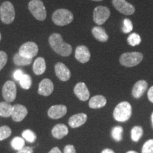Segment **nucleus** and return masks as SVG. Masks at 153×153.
Segmentation results:
<instances>
[{
  "instance_id": "1",
  "label": "nucleus",
  "mask_w": 153,
  "mask_h": 153,
  "mask_svg": "<svg viewBox=\"0 0 153 153\" xmlns=\"http://www.w3.org/2000/svg\"><path fill=\"white\" fill-rule=\"evenodd\" d=\"M49 44L51 48L57 54L63 57H68L72 53V48L69 43L63 41L62 36L58 33H54L50 36Z\"/></svg>"
},
{
  "instance_id": "2",
  "label": "nucleus",
  "mask_w": 153,
  "mask_h": 153,
  "mask_svg": "<svg viewBox=\"0 0 153 153\" xmlns=\"http://www.w3.org/2000/svg\"><path fill=\"white\" fill-rule=\"evenodd\" d=\"M52 20L55 25L64 26L71 24L74 20L73 14L68 9H59L53 12Z\"/></svg>"
},
{
  "instance_id": "3",
  "label": "nucleus",
  "mask_w": 153,
  "mask_h": 153,
  "mask_svg": "<svg viewBox=\"0 0 153 153\" xmlns=\"http://www.w3.org/2000/svg\"><path fill=\"white\" fill-rule=\"evenodd\" d=\"M132 106L128 101H122L116 106L113 113L114 118L117 121L125 122L131 118Z\"/></svg>"
},
{
  "instance_id": "4",
  "label": "nucleus",
  "mask_w": 153,
  "mask_h": 153,
  "mask_svg": "<svg viewBox=\"0 0 153 153\" xmlns=\"http://www.w3.org/2000/svg\"><path fill=\"white\" fill-rule=\"evenodd\" d=\"M143 55L140 52L125 53L120 55L119 62L123 66L132 68L139 65L142 62Z\"/></svg>"
},
{
  "instance_id": "5",
  "label": "nucleus",
  "mask_w": 153,
  "mask_h": 153,
  "mask_svg": "<svg viewBox=\"0 0 153 153\" xmlns=\"http://www.w3.org/2000/svg\"><path fill=\"white\" fill-rule=\"evenodd\" d=\"M15 9L10 1H7L0 6V19L5 24H11L15 19Z\"/></svg>"
},
{
  "instance_id": "6",
  "label": "nucleus",
  "mask_w": 153,
  "mask_h": 153,
  "mask_svg": "<svg viewBox=\"0 0 153 153\" xmlns=\"http://www.w3.org/2000/svg\"><path fill=\"white\" fill-rule=\"evenodd\" d=\"M28 7L31 14L37 20L43 22L46 19V9L41 0H31L28 3Z\"/></svg>"
},
{
  "instance_id": "7",
  "label": "nucleus",
  "mask_w": 153,
  "mask_h": 153,
  "mask_svg": "<svg viewBox=\"0 0 153 153\" xmlns=\"http://www.w3.org/2000/svg\"><path fill=\"white\" fill-rule=\"evenodd\" d=\"M111 15L110 9L105 6H98L94 9L93 20L99 26L103 25L109 19Z\"/></svg>"
},
{
  "instance_id": "8",
  "label": "nucleus",
  "mask_w": 153,
  "mask_h": 153,
  "mask_svg": "<svg viewBox=\"0 0 153 153\" xmlns=\"http://www.w3.org/2000/svg\"><path fill=\"white\" fill-rule=\"evenodd\" d=\"M17 89L16 84L13 81H7L2 87L3 98L7 102H13L16 97Z\"/></svg>"
},
{
  "instance_id": "9",
  "label": "nucleus",
  "mask_w": 153,
  "mask_h": 153,
  "mask_svg": "<svg viewBox=\"0 0 153 153\" xmlns=\"http://www.w3.org/2000/svg\"><path fill=\"white\" fill-rule=\"evenodd\" d=\"M18 53L25 57L33 59L38 54V46L33 42H26L20 47Z\"/></svg>"
},
{
  "instance_id": "10",
  "label": "nucleus",
  "mask_w": 153,
  "mask_h": 153,
  "mask_svg": "<svg viewBox=\"0 0 153 153\" xmlns=\"http://www.w3.org/2000/svg\"><path fill=\"white\" fill-rule=\"evenodd\" d=\"M112 4L115 9L124 15H133L135 11V7L126 0H112Z\"/></svg>"
},
{
  "instance_id": "11",
  "label": "nucleus",
  "mask_w": 153,
  "mask_h": 153,
  "mask_svg": "<svg viewBox=\"0 0 153 153\" xmlns=\"http://www.w3.org/2000/svg\"><path fill=\"white\" fill-rule=\"evenodd\" d=\"M55 72L58 79L62 82L68 81L71 77L70 70L62 62H57L55 65Z\"/></svg>"
},
{
  "instance_id": "12",
  "label": "nucleus",
  "mask_w": 153,
  "mask_h": 153,
  "mask_svg": "<svg viewBox=\"0 0 153 153\" xmlns=\"http://www.w3.org/2000/svg\"><path fill=\"white\" fill-rule=\"evenodd\" d=\"M28 114V110L26 106L22 104H15L13 106L11 118L15 122H21L26 118Z\"/></svg>"
},
{
  "instance_id": "13",
  "label": "nucleus",
  "mask_w": 153,
  "mask_h": 153,
  "mask_svg": "<svg viewBox=\"0 0 153 153\" xmlns=\"http://www.w3.org/2000/svg\"><path fill=\"white\" fill-rule=\"evenodd\" d=\"M74 93L79 100L85 101L89 99L90 97L89 89L84 82H79L74 88Z\"/></svg>"
},
{
  "instance_id": "14",
  "label": "nucleus",
  "mask_w": 153,
  "mask_h": 153,
  "mask_svg": "<svg viewBox=\"0 0 153 153\" xmlns=\"http://www.w3.org/2000/svg\"><path fill=\"white\" fill-rule=\"evenodd\" d=\"M68 108L65 105H54L48 111V115L52 119H59L67 114Z\"/></svg>"
},
{
  "instance_id": "15",
  "label": "nucleus",
  "mask_w": 153,
  "mask_h": 153,
  "mask_svg": "<svg viewBox=\"0 0 153 153\" xmlns=\"http://www.w3.org/2000/svg\"><path fill=\"white\" fill-rule=\"evenodd\" d=\"M75 58L81 63L89 62L91 57V53L89 48L85 45H79L75 50Z\"/></svg>"
},
{
  "instance_id": "16",
  "label": "nucleus",
  "mask_w": 153,
  "mask_h": 153,
  "mask_svg": "<svg viewBox=\"0 0 153 153\" xmlns=\"http://www.w3.org/2000/svg\"><path fill=\"white\" fill-rule=\"evenodd\" d=\"M54 90V85L53 82L50 79H44L40 82L38 92L40 95L44 97H48Z\"/></svg>"
},
{
  "instance_id": "17",
  "label": "nucleus",
  "mask_w": 153,
  "mask_h": 153,
  "mask_svg": "<svg viewBox=\"0 0 153 153\" xmlns=\"http://www.w3.org/2000/svg\"><path fill=\"white\" fill-rule=\"evenodd\" d=\"M148 82L145 80L141 79L135 84L132 89V94L135 99H139L143 95L148 89Z\"/></svg>"
},
{
  "instance_id": "18",
  "label": "nucleus",
  "mask_w": 153,
  "mask_h": 153,
  "mask_svg": "<svg viewBox=\"0 0 153 153\" xmlns=\"http://www.w3.org/2000/svg\"><path fill=\"white\" fill-rule=\"evenodd\" d=\"M87 120V116L86 114L84 113H80L75 115H73L71 117L69 118L68 123L69 125L72 128H76L80 127L83 124L85 123V122Z\"/></svg>"
},
{
  "instance_id": "19",
  "label": "nucleus",
  "mask_w": 153,
  "mask_h": 153,
  "mask_svg": "<svg viewBox=\"0 0 153 153\" xmlns=\"http://www.w3.org/2000/svg\"><path fill=\"white\" fill-rule=\"evenodd\" d=\"M69 133L68 128L62 123H59L55 125L52 129L53 136L57 139H62L66 136Z\"/></svg>"
},
{
  "instance_id": "20",
  "label": "nucleus",
  "mask_w": 153,
  "mask_h": 153,
  "mask_svg": "<svg viewBox=\"0 0 153 153\" xmlns=\"http://www.w3.org/2000/svg\"><path fill=\"white\" fill-rule=\"evenodd\" d=\"M91 33L94 37L101 43H104L108 40V35L106 33V30L101 26H94L91 30Z\"/></svg>"
},
{
  "instance_id": "21",
  "label": "nucleus",
  "mask_w": 153,
  "mask_h": 153,
  "mask_svg": "<svg viewBox=\"0 0 153 153\" xmlns=\"http://www.w3.org/2000/svg\"><path fill=\"white\" fill-rule=\"evenodd\" d=\"M106 104V99L102 95H96L89 100V106L91 108H100Z\"/></svg>"
},
{
  "instance_id": "22",
  "label": "nucleus",
  "mask_w": 153,
  "mask_h": 153,
  "mask_svg": "<svg viewBox=\"0 0 153 153\" xmlns=\"http://www.w3.org/2000/svg\"><path fill=\"white\" fill-rule=\"evenodd\" d=\"M46 70V64L43 57H39L34 61L33 65V72L36 75H41L45 72Z\"/></svg>"
},
{
  "instance_id": "23",
  "label": "nucleus",
  "mask_w": 153,
  "mask_h": 153,
  "mask_svg": "<svg viewBox=\"0 0 153 153\" xmlns=\"http://www.w3.org/2000/svg\"><path fill=\"white\" fill-rule=\"evenodd\" d=\"M13 61H14V64L17 66H26L29 65L30 63L33 62V59L25 57L21 55L19 53H16L14 55Z\"/></svg>"
},
{
  "instance_id": "24",
  "label": "nucleus",
  "mask_w": 153,
  "mask_h": 153,
  "mask_svg": "<svg viewBox=\"0 0 153 153\" xmlns=\"http://www.w3.org/2000/svg\"><path fill=\"white\" fill-rule=\"evenodd\" d=\"M13 106L8 102H0V116L4 118L10 117L12 113Z\"/></svg>"
},
{
  "instance_id": "25",
  "label": "nucleus",
  "mask_w": 153,
  "mask_h": 153,
  "mask_svg": "<svg viewBox=\"0 0 153 153\" xmlns=\"http://www.w3.org/2000/svg\"><path fill=\"white\" fill-rule=\"evenodd\" d=\"M143 134V130L141 126H137L131 130V140L134 142H137Z\"/></svg>"
},
{
  "instance_id": "26",
  "label": "nucleus",
  "mask_w": 153,
  "mask_h": 153,
  "mask_svg": "<svg viewBox=\"0 0 153 153\" xmlns=\"http://www.w3.org/2000/svg\"><path fill=\"white\" fill-rule=\"evenodd\" d=\"M123 128L121 126H116L111 131V136L114 140L120 142L123 139Z\"/></svg>"
},
{
  "instance_id": "27",
  "label": "nucleus",
  "mask_w": 153,
  "mask_h": 153,
  "mask_svg": "<svg viewBox=\"0 0 153 153\" xmlns=\"http://www.w3.org/2000/svg\"><path fill=\"white\" fill-rule=\"evenodd\" d=\"M19 84L24 89H29L32 85L31 77L28 74H24L21 78V79L19 80Z\"/></svg>"
},
{
  "instance_id": "28",
  "label": "nucleus",
  "mask_w": 153,
  "mask_h": 153,
  "mask_svg": "<svg viewBox=\"0 0 153 153\" xmlns=\"http://www.w3.org/2000/svg\"><path fill=\"white\" fill-rule=\"evenodd\" d=\"M11 145L13 149L15 150H19L22 149L25 145V140L22 137H15L14 139L11 140Z\"/></svg>"
},
{
  "instance_id": "29",
  "label": "nucleus",
  "mask_w": 153,
  "mask_h": 153,
  "mask_svg": "<svg viewBox=\"0 0 153 153\" xmlns=\"http://www.w3.org/2000/svg\"><path fill=\"white\" fill-rule=\"evenodd\" d=\"M141 41H142V39H141L140 36L136 33L130 34L127 39L128 43L130 45H131V46H135V45H140L141 43Z\"/></svg>"
},
{
  "instance_id": "30",
  "label": "nucleus",
  "mask_w": 153,
  "mask_h": 153,
  "mask_svg": "<svg viewBox=\"0 0 153 153\" xmlns=\"http://www.w3.org/2000/svg\"><path fill=\"white\" fill-rule=\"evenodd\" d=\"M11 135V130L9 126H3L0 127V141L8 138Z\"/></svg>"
},
{
  "instance_id": "31",
  "label": "nucleus",
  "mask_w": 153,
  "mask_h": 153,
  "mask_svg": "<svg viewBox=\"0 0 153 153\" xmlns=\"http://www.w3.org/2000/svg\"><path fill=\"white\" fill-rule=\"evenodd\" d=\"M23 138L29 143H33L36 140V135L30 130H25L22 133Z\"/></svg>"
},
{
  "instance_id": "32",
  "label": "nucleus",
  "mask_w": 153,
  "mask_h": 153,
  "mask_svg": "<svg viewBox=\"0 0 153 153\" xmlns=\"http://www.w3.org/2000/svg\"><path fill=\"white\" fill-rule=\"evenodd\" d=\"M133 23L129 19H125L123 20V26L122 28V31L124 33H128L133 30Z\"/></svg>"
},
{
  "instance_id": "33",
  "label": "nucleus",
  "mask_w": 153,
  "mask_h": 153,
  "mask_svg": "<svg viewBox=\"0 0 153 153\" xmlns=\"http://www.w3.org/2000/svg\"><path fill=\"white\" fill-rule=\"evenodd\" d=\"M142 153H153V139L145 143L142 148Z\"/></svg>"
},
{
  "instance_id": "34",
  "label": "nucleus",
  "mask_w": 153,
  "mask_h": 153,
  "mask_svg": "<svg viewBox=\"0 0 153 153\" xmlns=\"http://www.w3.org/2000/svg\"><path fill=\"white\" fill-rule=\"evenodd\" d=\"M8 60L7 53L4 51H0V71L4 68V67L6 65Z\"/></svg>"
},
{
  "instance_id": "35",
  "label": "nucleus",
  "mask_w": 153,
  "mask_h": 153,
  "mask_svg": "<svg viewBox=\"0 0 153 153\" xmlns=\"http://www.w3.org/2000/svg\"><path fill=\"white\" fill-rule=\"evenodd\" d=\"M63 153H76L74 147L72 145H68L65 147Z\"/></svg>"
},
{
  "instance_id": "36",
  "label": "nucleus",
  "mask_w": 153,
  "mask_h": 153,
  "mask_svg": "<svg viewBox=\"0 0 153 153\" xmlns=\"http://www.w3.org/2000/svg\"><path fill=\"white\" fill-rule=\"evenodd\" d=\"M24 72H23L22 70H16L14 73V77L15 79L19 81V80L21 79V78L22 77V76L24 75Z\"/></svg>"
},
{
  "instance_id": "37",
  "label": "nucleus",
  "mask_w": 153,
  "mask_h": 153,
  "mask_svg": "<svg viewBox=\"0 0 153 153\" xmlns=\"http://www.w3.org/2000/svg\"><path fill=\"white\" fill-rule=\"evenodd\" d=\"M33 150L31 147H24L22 149L18 150L16 153H33Z\"/></svg>"
},
{
  "instance_id": "38",
  "label": "nucleus",
  "mask_w": 153,
  "mask_h": 153,
  "mask_svg": "<svg viewBox=\"0 0 153 153\" xmlns=\"http://www.w3.org/2000/svg\"><path fill=\"white\" fill-rule=\"evenodd\" d=\"M148 97L149 101L153 103V86L151 87L148 91Z\"/></svg>"
},
{
  "instance_id": "39",
  "label": "nucleus",
  "mask_w": 153,
  "mask_h": 153,
  "mask_svg": "<svg viewBox=\"0 0 153 153\" xmlns=\"http://www.w3.org/2000/svg\"><path fill=\"white\" fill-rule=\"evenodd\" d=\"M48 153H62V152H61L60 149L57 148V147H54V148L51 149Z\"/></svg>"
},
{
  "instance_id": "40",
  "label": "nucleus",
  "mask_w": 153,
  "mask_h": 153,
  "mask_svg": "<svg viewBox=\"0 0 153 153\" xmlns=\"http://www.w3.org/2000/svg\"><path fill=\"white\" fill-rule=\"evenodd\" d=\"M101 153H115V152H114V150H111V149L106 148V149H104V150L101 152Z\"/></svg>"
},
{
  "instance_id": "41",
  "label": "nucleus",
  "mask_w": 153,
  "mask_h": 153,
  "mask_svg": "<svg viewBox=\"0 0 153 153\" xmlns=\"http://www.w3.org/2000/svg\"><path fill=\"white\" fill-rule=\"evenodd\" d=\"M126 153H137V152H135V151L131 150V151H128V152H127Z\"/></svg>"
},
{
  "instance_id": "42",
  "label": "nucleus",
  "mask_w": 153,
  "mask_h": 153,
  "mask_svg": "<svg viewBox=\"0 0 153 153\" xmlns=\"http://www.w3.org/2000/svg\"><path fill=\"white\" fill-rule=\"evenodd\" d=\"M151 118H152V126H153V113L152 114V116H151Z\"/></svg>"
},
{
  "instance_id": "43",
  "label": "nucleus",
  "mask_w": 153,
  "mask_h": 153,
  "mask_svg": "<svg viewBox=\"0 0 153 153\" xmlns=\"http://www.w3.org/2000/svg\"><path fill=\"white\" fill-rule=\"evenodd\" d=\"M92 1H103V0H92Z\"/></svg>"
},
{
  "instance_id": "44",
  "label": "nucleus",
  "mask_w": 153,
  "mask_h": 153,
  "mask_svg": "<svg viewBox=\"0 0 153 153\" xmlns=\"http://www.w3.org/2000/svg\"><path fill=\"white\" fill-rule=\"evenodd\" d=\"M1 33H0V41H1Z\"/></svg>"
}]
</instances>
